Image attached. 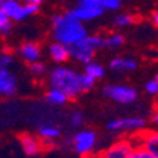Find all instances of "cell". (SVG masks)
<instances>
[{"mask_svg":"<svg viewBox=\"0 0 158 158\" xmlns=\"http://www.w3.org/2000/svg\"><path fill=\"white\" fill-rule=\"evenodd\" d=\"M137 147H143L158 158V131H144L137 132L134 135Z\"/></svg>","mask_w":158,"mask_h":158,"instance_id":"cell-11","label":"cell"},{"mask_svg":"<svg viewBox=\"0 0 158 158\" xmlns=\"http://www.w3.org/2000/svg\"><path fill=\"white\" fill-rule=\"evenodd\" d=\"M152 123L158 125V111L157 113H154V115H152Z\"/></svg>","mask_w":158,"mask_h":158,"instance_id":"cell-30","label":"cell"},{"mask_svg":"<svg viewBox=\"0 0 158 158\" xmlns=\"http://www.w3.org/2000/svg\"><path fill=\"white\" fill-rule=\"evenodd\" d=\"M29 73L33 76L34 78H41L47 74V67L44 63H41L40 60L29 64Z\"/></svg>","mask_w":158,"mask_h":158,"instance_id":"cell-20","label":"cell"},{"mask_svg":"<svg viewBox=\"0 0 158 158\" xmlns=\"http://www.w3.org/2000/svg\"><path fill=\"white\" fill-rule=\"evenodd\" d=\"M46 101H47L50 106H54V107H61L64 106V104L69 101V97L64 94L63 91H60V90H57V88H48L47 93H46Z\"/></svg>","mask_w":158,"mask_h":158,"instance_id":"cell-17","label":"cell"},{"mask_svg":"<svg viewBox=\"0 0 158 158\" xmlns=\"http://www.w3.org/2000/svg\"><path fill=\"white\" fill-rule=\"evenodd\" d=\"M152 23H154L155 26L158 27V10L154 11V15H152Z\"/></svg>","mask_w":158,"mask_h":158,"instance_id":"cell-28","label":"cell"},{"mask_svg":"<svg viewBox=\"0 0 158 158\" xmlns=\"http://www.w3.org/2000/svg\"><path fill=\"white\" fill-rule=\"evenodd\" d=\"M52 31L54 41L66 44L69 47L87 34V29L83 22L74 17L70 11L56 15L52 19Z\"/></svg>","mask_w":158,"mask_h":158,"instance_id":"cell-1","label":"cell"},{"mask_svg":"<svg viewBox=\"0 0 158 158\" xmlns=\"http://www.w3.org/2000/svg\"><path fill=\"white\" fill-rule=\"evenodd\" d=\"M155 80H157V81H158V73H157V76H155Z\"/></svg>","mask_w":158,"mask_h":158,"instance_id":"cell-31","label":"cell"},{"mask_svg":"<svg viewBox=\"0 0 158 158\" xmlns=\"http://www.w3.org/2000/svg\"><path fill=\"white\" fill-rule=\"evenodd\" d=\"M15 64V57L10 53H0V97H13L19 91V77L10 67Z\"/></svg>","mask_w":158,"mask_h":158,"instance_id":"cell-4","label":"cell"},{"mask_svg":"<svg viewBox=\"0 0 158 158\" xmlns=\"http://www.w3.org/2000/svg\"><path fill=\"white\" fill-rule=\"evenodd\" d=\"M81 80H83V74L78 73L73 67L64 66V64H59L48 73V85L63 91L69 98H76L81 93H84Z\"/></svg>","mask_w":158,"mask_h":158,"instance_id":"cell-2","label":"cell"},{"mask_svg":"<svg viewBox=\"0 0 158 158\" xmlns=\"http://www.w3.org/2000/svg\"><path fill=\"white\" fill-rule=\"evenodd\" d=\"M145 128V121L140 117H123L114 118L108 121L107 130L111 132H127V134H137Z\"/></svg>","mask_w":158,"mask_h":158,"instance_id":"cell-7","label":"cell"},{"mask_svg":"<svg viewBox=\"0 0 158 158\" xmlns=\"http://www.w3.org/2000/svg\"><path fill=\"white\" fill-rule=\"evenodd\" d=\"M0 7L3 9L11 22H22L27 17L24 13V4L20 3V0H4Z\"/></svg>","mask_w":158,"mask_h":158,"instance_id":"cell-13","label":"cell"},{"mask_svg":"<svg viewBox=\"0 0 158 158\" xmlns=\"http://www.w3.org/2000/svg\"><path fill=\"white\" fill-rule=\"evenodd\" d=\"M108 67H110V70H113L117 74H127L135 71L138 64L135 60L130 59V57H114L110 60Z\"/></svg>","mask_w":158,"mask_h":158,"instance_id":"cell-14","label":"cell"},{"mask_svg":"<svg viewBox=\"0 0 158 158\" xmlns=\"http://www.w3.org/2000/svg\"><path fill=\"white\" fill-rule=\"evenodd\" d=\"M118 2H124V0H118Z\"/></svg>","mask_w":158,"mask_h":158,"instance_id":"cell-33","label":"cell"},{"mask_svg":"<svg viewBox=\"0 0 158 158\" xmlns=\"http://www.w3.org/2000/svg\"><path fill=\"white\" fill-rule=\"evenodd\" d=\"M24 3H33V4H41L43 3V0H22Z\"/></svg>","mask_w":158,"mask_h":158,"instance_id":"cell-29","label":"cell"},{"mask_svg":"<svg viewBox=\"0 0 158 158\" xmlns=\"http://www.w3.org/2000/svg\"><path fill=\"white\" fill-rule=\"evenodd\" d=\"M19 144L20 148L27 157H36L44 150V144L39 135H33V134H22L19 135Z\"/></svg>","mask_w":158,"mask_h":158,"instance_id":"cell-10","label":"cell"},{"mask_svg":"<svg viewBox=\"0 0 158 158\" xmlns=\"http://www.w3.org/2000/svg\"><path fill=\"white\" fill-rule=\"evenodd\" d=\"M104 47V37L98 34H85L81 40L70 46V59L76 63L85 64L96 57V53Z\"/></svg>","mask_w":158,"mask_h":158,"instance_id":"cell-3","label":"cell"},{"mask_svg":"<svg viewBox=\"0 0 158 158\" xmlns=\"http://www.w3.org/2000/svg\"><path fill=\"white\" fill-rule=\"evenodd\" d=\"M83 123H84V114H83L81 111L76 110L70 114V124L73 125V127H81Z\"/></svg>","mask_w":158,"mask_h":158,"instance_id":"cell-23","label":"cell"},{"mask_svg":"<svg viewBox=\"0 0 158 158\" xmlns=\"http://www.w3.org/2000/svg\"><path fill=\"white\" fill-rule=\"evenodd\" d=\"M60 135H61V130L57 125L52 124V123L41 124L39 127V137L41 138L44 145H52Z\"/></svg>","mask_w":158,"mask_h":158,"instance_id":"cell-16","label":"cell"},{"mask_svg":"<svg viewBox=\"0 0 158 158\" xmlns=\"http://www.w3.org/2000/svg\"><path fill=\"white\" fill-rule=\"evenodd\" d=\"M145 91L151 96H157L158 94V81L155 80H151V81H147L145 83Z\"/></svg>","mask_w":158,"mask_h":158,"instance_id":"cell-26","label":"cell"},{"mask_svg":"<svg viewBox=\"0 0 158 158\" xmlns=\"http://www.w3.org/2000/svg\"><path fill=\"white\" fill-rule=\"evenodd\" d=\"M113 23L114 26L118 27V29H124V27H128L134 23V17L128 13H123V15H117L114 19H113Z\"/></svg>","mask_w":158,"mask_h":158,"instance_id":"cell-21","label":"cell"},{"mask_svg":"<svg viewBox=\"0 0 158 158\" xmlns=\"http://www.w3.org/2000/svg\"><path fill=\"white\" fill-rule=\"evenodd\" d=\"M104 9L101 6L91 3H84V2H78L77 6L70 10V13L76 19L81 20V22H90V20H96V19L101 17L104 15Z\"/></svg>","mask_w":158,"mask_h":158,"instance_id":"cell-9","label":"cell"},{"mask_svg":"<svg viewBox=\"0 0 158 158\" xmlns=\"http://www.w3.org/2000/svg\"><path fill=\"white\" fill-rule=\"evenodd\" d=\"M10 31H11V20L3 11V9L0 7V34L7 36Z\"/></svg>","mask_w":158,"mask_h":158,"instance_id":"cell-22","label":"cell"},{"mask_svg":"<svg viewBox=\"0 0 158 158\" xmlns=\"http://www.w3.org/2000/svg\"><path fill=\"white\" fill-rule=\"evenodd\" d=\"M39 7H40V4L24 3V13H26V16H27V17H30V16L36 15L37 11H39Z\"/></svg>","mask_w":158,"mask_h":158,"instance_id":"cell-27","label":"cell"},{"mask_svg":"<svg viewBox=\"0 0 158 158\" xmlns=\"http://www.w3.org/2000/svg\"><path fill=\"white\" fill-rule=\"evenodd\" d=\"M96 81L93 77H90L88 74H84L83 73V80H81V85H83V91H88V90H91L96 84Z\"/></svg>","mask_w":158,"mask_h":158,"instance_id":"cell-25","label":"cell"},{"mask_svg":"<svg viewBox=\"0 0 158 158\" xmlns=\"http://www.w3.org/2000/svg\"><path fill=\"white\" fill-rule=\"evenodd\" d=\"M48 56L52 61L57 64H64L67 60H70V47L59 41H54L48 46Z\"/></svg>","mask_w":158,"mask_h":158,"instance_id":"cell-15","label":"cell"},{"mask_svg":"<svg viewBox=\"0 0 158 158\" xmlns=\"http://www.w3.org/2000/svg\"><path fill=\"white\" fill-rule=\"evenodd\" d=\"M3 2H4V0H0V6H2V3H3Z\"/></svg>","mask_w":158,"mask_h":158,"instance_id":"cell-32","label":"cell"},{"mask_svg":"<svg viewBox=\"0 0 158 158\" xmlns=\"http://www.w3.org/2000/svg\"><path fill=\"white\" fill-rule=\"evenodd\" d=\"M128 158H155V157L151 154V152H148L145 148L135 147V148H134V151H132L131 154H130Z\"/></svg>","mask_w":158,"mask_h":158,"instance_id":"cell-24","label":"cell"},{"mask_svg":"<svg viewBox=\"0 0 158 158\" xmlns=\"http://www.w3.org/2000/svg\"><path fill=\"white\" fill-rule=\"evenodd\" d=\"M137 147L134 137L131 138H121L110 144L103 152H100L98 158H128L134 148Z\"/></svg>","mask_w":158,"mask_h":158,"instance_id":"cell-8","label":"cell"},{"mask_svg":"<svg viewBox=\"0 0 158 158\" xmlns=\"http://www.w3.org/2000/svg\"><path fill=\"white\" fill-rule=\"evenodd\" d=\"M124 43H125V39L120 33H111L110 36L104 37V47L107 50H111V52L121 48L124 46Z\"/></svg>","mask_w":158,"mask_h":158,"instance_id":"cell-19","label":"cell"},{"mask_svg":"<svg viewBox=\"0 0 158 158\" xmlns=\"http://www.w3.org/2000/svg\"><path fill=\"white\" fill-rule=\"evenodd\" d=\"M98 137L93 130H80L71 138L73 151L81 158H90L97 150Z\"/></svg>","mask_w":158,"mask_h":158,"instance_id":"cell-5","label":"cell"},{"mask_svg":"<svg viewBox=\"0 0 158 158\" xmlns=\"http://www.w3.org/2000/svg\"><path fill=\"white\" fill-rule=\"evenodd\" d=\"M19 56L24 63L30 64L41 59V48L34 41H26L19 47Z\"/></svg>","mask_w":158,"mask_h":158,"instance_id":"cell-12","label":"cell"},{"mask_svg":"<svg viewBox=\"0 0 158 158\" xmlns=\"http://www.w3.org/2000/svg\"><path fill=\"white\" fill-rule=\"evenodd\" d=\"M84 74H88V76L93 77L94 80H100V78L104 77L106 69H104L103 64H100V63L91 60V61H88L84 64Z\"/></svg>","mask_w":158,"mask_h":158,"instance_id":"cell-18","label":"cell"},{"mask_svg":"<svg viewBox=\"0 0 158 158\" xmlns=\"http://www.w3.org/2000/svg\"><path fill=\"white\" fill-rule=\"evenodd\" d=\"M104 97L118 104H131L138 97V93L134 87L127 84H107L103 88Z\"/></svg>","mask_w":158,"mask_h":158,"instance_id":"cell-6","label":"cell"}]
</instances>
